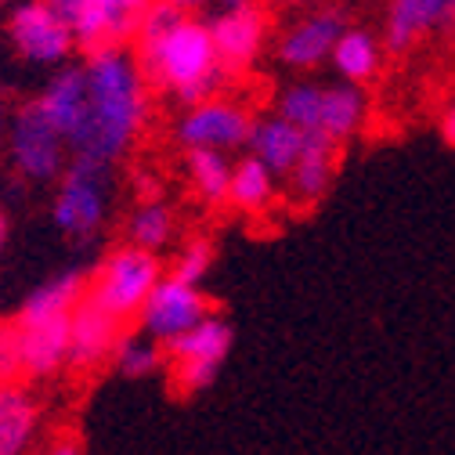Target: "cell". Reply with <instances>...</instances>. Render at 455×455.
<instances>
[{"label":"cell","instance_id":"12","mask_svg":"<svg viewBox=\"0 0 455 455\" xmlns=\"http://www.w3.org/2000/svg\"><path fill=\"white\" fill-rule=\"evenodd\" d=\"M344 12L339 8H325V12H315L307 19H300L286 36L278 44V59L293 66V69H311L325 59H332L336 51V40L344 36Z\"/></svg>","mask_w":455,"mask_h":455},{"label":"cell","instance_id":"31","mask_svg":"<svg viewBox=\"0 0 455 455\" xmlns=\"http://www.w3.org/2000/svg\"><path fill=\"white\" fill-rule=\"evenodd\" d=\"M441 138L448 148H455V101L444 108V116H441Z\"/></svg>","mask_w":455,"mask_h":455},{"label":"cell","instance_id":"15","mask_svg":"<svg viewBox=\"0 0 455 455\" xmlns=\"http://www.w3.org/2000/svg\"><path fill=\"white\" fill-rule=\"evenodd\" d=\"M40 112L47 116V124L59 131L66 138V145L80 134L84 120H87V76L84 69H62V73H54L51 84L40 91L36 98Z\"/></svg>","mask_w":455,"mask_h":455},{"label":"cell","instance_id":"23","mask_svg":"<svg viewBox=\"0 0 455 455\" xmlns=\"http://www.w3.org/2000/svg\"><path fill=\"white\" fill-rule=\"evenodd\" d=\"M275 199V174L257 163L253 156H243L232 163V185H228V203L243 213H260Z\"/></svg>","mask_w":455,"mask_h":455},{"label":"cell","instance_id":"26","mask_svg":"<svg viewBox=\"0 0 455 455\" xmlns=\"http://www.w3.org/2000/svg\"><path fill=\"white\" fill-rule=\"evenodd\" d=\"M185 166H188L192 185L199 188V196L206 203H224L228 199V185H232V163L224 159V152L196 148V152L185 156Z\"/></svg>","mask_w":455,"mask_h":455},{"label":"cell","instance_id":"25","mask_svg":"<svg viewBox=\"0 0 455 455\" xmlns=\"http://www.w3.org/2000/svg\"><path fill=\"white\" fill-rule=\"evenodd\" d=\"M127 235H131V246L145 250V253H156L170 243L174 235V210L166 203H145L131 213V224H127Z\"/></svg>","mask_w":455,"mask_h":455},{"label":"cell","instance_id":"11","mask_svg":"<svg viewBox=\"0 0 455 455\" xmlns=\"http://www.w3.org/2000/svg\"><path fill=\"white\" fill-rule=\"evenodd\" d=\"M124 339V322H116L108 311H101L94 300H80L69 315V365L94 369L108 355H116Z\"/></svg>","mask_w":455,"mask_h":455},{"label":"cell","instance_id":"8","mask_svg":"<svg viewBox=\"0 0 455 455\" xmlns=\"http://www.w3.org/2000/svg\"><path fill=\"white\" fill-rule=\"evenodd\" d=\"M206 315H210L206 297L199 290L181 286V282H174V278L166 275L159 286L152 290V297L141 307L138 322H141V332L148 339H156L159 347H170L174 339H181L185 332H192Z\"/></svg>","mask_w":455,"mask_h":455},{"label":"cell","instance_id":"9","mask_svg":"<svg viewBox=\"0 0 455 455\" xmlns=\"http://www.w3.org/2000/svg\"><path fill=\"white\" fill-rule=\"evenodd\" d=\"M206 29H210V40H213L220 69L224 73H243L246 66H253V59L264 47L267 22H264V8L235 0V4L220 8L206 22Z\"/></svg>","mask_w":455,"mask_h":455},{"label":"cell","instance_id":"30","mask_svg":"<svg viewBox=\"0 0 455 455\" xmlns=\"http://www.w3.org/2000/svg\"><path fill=\"white\" fill-rule=\"evenodd\" d=\"M217 372H220V365H213V362H178L174 379H178V387L185 394H199V390L213 387Z\"/></svg>","mask_w":455,"mask_h":455},{"label":"cell","instance_id":"28","mask_svg":"<svg viewBox=\"0 0 455 455\" xmlns=\"http://www.w3.org/2000/svg\"><path fill=\"white\" fill-rule=\"evenodd\" d=\"M210 267H213V246H210L206 239H192V243L178 253L174 267H170V278L181 282V286L199 290V282L210 275Z\"/></svg>","mask_w":455,"mask_h":455},{"label":"cell","instance_id":"13","mask_svg":"<svg viewBox=\"0 0 455 455\" xmlns=\"http://www.w3.org/2000/svg\"><path fill=\"white\" fill-rule=\"evenodd\" d=\"M455 26V0H397L387 8V51L402 54L423 33L451 29Z\"/></svg>","mask_w":455,"mask_h":455},{"label":"cell","instance_id":"19","mask_svg":"<svg viewBox=\"0 0 455 455\" xmlns=\"http://www.w3.org/2000/svg\"><path fill=\"white\" fill-rule=\"evenodd\" d=\"M332 163H336V141L325 134H307L304 138V152L293 166V192L304 203H315L318 196H325L329 181H332Z\"/></svg>","mask_w":455,"mask_h":455},{"label":"cell","instance_id":"21","mask_svg":"<svg viewBox=\"0 0 455 455\" xmlns=\"http://www.w3.org/2000/svg\"><path fill=\"white\" fill-rule=\"evenodd\" d=\"M365 120V94L351 84H336L322 91V127L318 134L332 138L336 145L351 138Z\"/></svg>","mask_w":455,"mask_h":455},{"label":"cell","instance_id":"33","mask_svg":"<svg viewBox=\"0 0 455 455\" xmlns=\"http://www.w3.org/2000/svg\"><path fill=\"white\" fill-rule=\"evenodd\" d=\"M8 124H12V112H8V101H4V94H0V141L8 138Z\"/></svg>","mask_w":455,"mask_h":455},{"label":"cell","instance_id":"17","mask_svg":"<svg viewBox=\"0 0 455 455\" xmlns=\"http://www.w3.org/2000/svg\"><path fill=\"white\" fill-rule=\"evenodd\" d=\"M304 138L297 127H290L286 120L278 116H267V120H257L253 131H250V156L257 163H264L271 174H293V166L304 152Z\"/></svg>","mask_w":455,"mask_h":455},{"label":"cell","instance_id":"32","mask_svg":"<svg viewBox=\"0 0 455 455\" xmlns=\"http://www.w3.org/2000/svg\"><path fill=\"white\" fill-rule=\"evenodd\" d=\"M44 455H84V448H80V441H73V437H66V441H54Z\"/></svg>","mask_w":455,"mask_h":455},{"label":"cell","instance_id":"4","mask_svg":"<svg viewBox=\"0 0 455 455\" xmlns=\"http://www.w3.org/2000/svg\"><path fill=\"white\" fill-rule=\"evenodd\" d=\"M108 166L73 159L59 181V196H54L51 217L73 239H91L105 224V206H108Z\"/></svg>","mask_w":455,"mask_h":455},{"label":"cell","instance_id":"29","mask_svg":"<svg viewBox=\"0 0 455 455\" xmlns=\"http://www.w3.org/2000/svg\"><path fill=\"white\" fill-rule=\"evenodd\" d=\"M22 362H19V332L15 322H0V387L19 383Z\"/></svg>","mask_w":455,"mask_h":455},{"label":"cell","instance_id":"1","mask_svg":"<svg viewBox=\"0 0 455 455\" xmlns=\"http://www.w3.org/2000/svg\"><path fill=\"white\" fill-rule=\"evenodd\" d=\"M87 120L69 141V152L87 163H116L148 116V80L138 59L124 47L87 54Z\"/></svg>","mask_w":455,"mask_h":455},{"label":"cell","instance_id":"16","mask_svg":"<svg viewBox=\"0 0 455 455\" xmlns=\"http://www.w3.org/2000/svg\"><path fill=\"white\" fill-rule=\"evenodd\" d=\"M84 297H87V275L80 267L59 271V275H51L47 282H40V286L22 300V307L15 315V325H36V322L69 318Z\"/></svg>","mask_w":455,"mask_h":455},{"label":"cell","instance_id":"6","mask_svg":"<svg viewBox=\"0 0 455 455\" xmlns=\"http://www.w3.org/2000/svg\"><path fill=\"white\" fill-rule=\"evenodd\" d=\"M59 12L66 15L73 40L94 54L124 47L131 36H138L148 4L141 0H59Z\"/></svg>","mask_w":455,"mask_h":455},{"label":"cell","instance_id":"10","mask_svg":"<svg viewBox=\"0 0 455 455\" xmlns=\"http://www.w3.org/2000/svg\"><path fill=\"white\" fill-rule=\"evenodd\" d=\"M253 131V120L243 105L210 98L196 108H188L178 120V138L188 152L206 148V152H228L235 145H246Z\"/></svg>","mask_w":455,"mask_h":455},{"label":"cell","instance_id":"20","mask_svg":"<svg viewBox=\"0 0 455 455\" xmlns=\"http://www.w3.org/2000/svg\"><path fill=\"white\" fill-rule=\"evenodd\" d=\"M166 351L174 355V362H213V365H220L228 358V351H232V325H228L224 318H217V315H206L192 332L174 339Z\"/></svg>","mask_w":455,"mask_h":455},{"label":"cell","instance_id":"7","mask_svg":"<svg viewBox=\"0 0 455 455\" xmlns=\"http://www.w3.org/2000/svg\"><path fill=\"white\" fill-rule=\"evenodd\" d=\"M8 40L33 66H62L76 47L73 29L59 12V0H51V4L47 0H29V4L12 8Z\"/></svg>","mask_w":455,"mask_h":455},{"label":"cell","instance_id":"24","mask_svg":"<svg viewBox=\"0 0 455 455\" xmlns=\"http://www.w3.org/2000/svg\"><path fill=\"white\" fill-rule=\"evenodd\" d=\"M322 91L325 87H315V84H293L278 94V120H286L290 127H297L300 134H318L322 127Z\"/></svg>","mask_w":455,"mask_h":455},{"label":"cell","instance_id":"2","mask_svg":"<svg viewBox=\"0 0 455 455\" xmlns=\"http://www.w3.org/2000/svg\"><path fill=\"white\" fill-rule=\"evenodd\" d=\"M138 66L152 87L178 94L188 108L210 101L224 80L206 22L188 15L185 4H148L138 33Z\"/></svg>","mask_w":455,"mask_h":455},{"label":"cell","instance_id":"22","mask_svg":"<svg viewBox=\"0 0 455 455\" xmlns=\"http://www.w3.org/2000/svg\"><path fill=\"white\" fill-rule=\"evenodd\" d=\"M336 73L344 76L351 87H358L362 80H372L376 69H379V40L369 33V29H344V36L336 40V51H332V59Z\"/></svg>","mask_w":455,"mask_h":455},{"label":"cell","instance_id":"3","mask_svg":"<svg viewBox=\"0 0 455 455\" xmlns=\"http://www.w3.org/2000/svg\"><path fill=\"white\" fill-rule=\"evenodd\" d=\"M159 282H163V264L156 253H145L138 246H120L116 253L101 260V267L87 282V300H94L116 322H127L141 315Z\"/></svg>","mask_w":455,"mask_h":455},{"label":"cell","instance_id":"27","mask_svg":"<svg viewBox=\"0 0 455 455\" xmlns=\"http://www.w3.org/2000/svg\"><path fill=\"white\" fill-rule=\"evenodd\" d=\"M112 358H116V369H120L124 376L138 379V376L159 372V365H163V347L156 344V339H148V336H124Z\"/></svg>","mask_w":455,"mask_h":455},{"label":"cell","instance_id":"5","mask_svg":"<svg viewBox=\"0 0 455 455\" xmlns=\"http://www.w3.org/2000/svg\"><path fill=\"white\" fill-rule=\"evenodd\" d=\"M8 152L12 163L22 178L29 181H51V178H62L66 174V138L47 124V116L40 112L36 101L22 105L12 112V124H8Z\"/></svg>","mask_w":455,"mask_h":455},{"label":"cell","instance_id":"14","mask_svg":"<svg viewBox=\"0 0 455 455\" xmlns=\"http://www.w3.org/2000/svg\"><path fill=\"white\" fill-rule=\"evenodd\" d=\"M19 332V362L22 376L47 379L62 365H69V318L36 322V325H15Z\"/></svg>","mask_w":455,"mask_h":455},{"label":"cell","instance_id":"18","mask_svg":"<svg viewBox=\"0 0 455 455\" xmlns=\"http://www.w3.org/2000/svg\"><path fill=\"white\" fill-rule=\"evenodd\" d=\"M36 434V402L22 383L0 387V455H22Z\"/></svg>","mask_w":455,"mask_h":455}]
</instances>
